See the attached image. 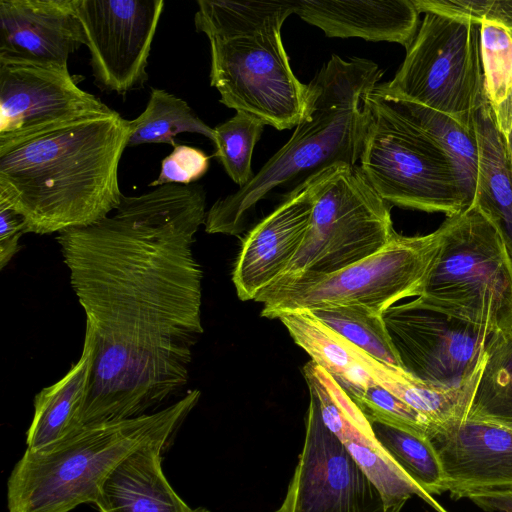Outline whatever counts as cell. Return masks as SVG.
<instances>
[{
    "instance_id": "cell-1",
    "label": "cell",
    "mask_w": 512,
    "mask_h": 512,
    "mask_svg": "<svg viewBox=\"0 0 512 512\" xmlns=\"http://www.w3.org/2000/svg\"><path fill=\"white\" fill-rule=\"evenodd\" d=\"M200 185L122 195L115 213L58 233L71 287L94 336L81 425L153 410L186 386L203 333L193 243L206 218Z\"/></svg>"
},
{
    "instance_id": "cell-2",
    "label": "cell",
    "mask_w": 512,
    "mask_h": 512,
    "mask_svg": "<svg viewBox=\"0 0 512 512\" xmlns=\"http://www.w3.org/2000/svg\"><path fill=\"white\" fill-rule=\"evenodd\" d=\"M131 133L118 112L73 121L0 146V200L27 233L94 224L120 204L118 167Z\"/></svg>"
},
{
    "instance_id": "cell-3",
    "label": "cell",
    "mask_w": 512,
    "mask_h": 512,
    "mask_svg": "<svg viewBox=\"0 0 512 512\" xmlns=\"http://www.w3.org/2000/svg\"><path fill=\"white\" fill-rule=\"evenodd\" d=\"M381 76L372 60L332 55L309 83L308 110L290 139L248 184L211 206L205 231L239 235L256 204L274 189L290 193L332 167L358 166L370 115L364 98Z\"/></svg>"
},
{
    "instance_id": "cell-4",
    "label": "cell",
    "mask_w": 512,
    "mask_h": 512,
    "mask_svg": "<svg viewBox=\"0 0 512 512\" xmlns=\"http://www.w3.org/2000/svg\"><path fill=\"white\" fill-rule=\"evenodd\" d=\"M201 396L198 389L152 413L83 426L61 442L25 450L7 481L8 512H69L95 503L110 472L150 444H169Z\"/></svg>"
},
{
    "instance_id": "cell-5",
    "label": "cell",
    "mask_w": 512,
    "mask_h": 512,
    "mask_svg": "<svg viewBox=\"0 0 512 512\" xmlns=\"http://www.w3.org/2000/svg\"><path fill=\"white\" fill-rule=\"evenodd\" d=\"M441 225L442 243L418 297L493 333H512V259L498 231L474 205Z\"/></svg>"
},
{
    "instance_id": "cell-6",
    "label": "cell",
    "mask_w": 512,
    "mask_h": 512,
    "mask_svg": "<svg viewBox=\"0 0 512 512\" xmlns=\"http://www.w3.org/2000/svg\"><path fill=\"white\" fill-rule=\"evenodd\" d=\"M443 239V227L419 236L395 232L376 253L339 271L292 278L263 290L262 317L329 306H359L382 315L396 302L419 296Z\"/></svg>"
},
{
    "instance_id": "cell-7",
    "label": "cell",
    "mask_w": 512,
    "mask_h": 512,
    "mask_svg": "<svg viewBox=\"0 0 512 512\" xmlns=\"http://www.w3.org/2000/svg\"><path fill=\"white\" fill-rule=\"evenodd\" d=\"M364 99L370 115L358 166L374 191L390 206L446 217L471 206L439 144L372 89Z\"/></svg>"
},
{
    "instance_id": "cell-8",
    "label": "cell",
    "mask_w": 512,
    "mask_h": 512,
    "mask_svg": "<svg viewBox=\"0 0 512 512\" xmlns=\"http://www.w3.org/2000/svg\"><path fill=\"white\" fill-rule=\"evenodd\" d=\"M388 96L442 112L471 128L488 102L481 55V25L427 12L395 76L378 83Z\"/></svg>"
},
{
    "instance_id": "cell-9",
    "label": "cell",
    "mask_w": 512,
    "mask_h": 512,
    "mask_svg": "<svg viewBox=\"0 0 512 512\" xmlns=\"http://www.w3.org/2000/svg\"><path fill=\"white\" fill-rule=\"evenodd\" d=\"M390 207L359 166L331 168L315 196L304 242L275 283L333 273L376 253L396 232Z\"/></svg>"
},
{
    "instance_id": "cell-10",
    "label": "cell",
    "mask_w": 512,
    "mask_h": 512,
    "mask_svg": "<svg viewBox=\"0 0 512 512\" xmlns=\"http://www.w3.org/2000/svg\"><path fill=\"white\" fill-rule=\"evenodd\" d=\"M282 25L209 40L210 85L220 102L277 130L296 127L310 103L309 84L290 66Z\"/></svg>"
},
{
    "instance_id": "cell-11",
    "label": "cell",
    "mask_w": 512,
    "mask_h": 512,
    "mask_svg": "<svg viewBox=\"0 0 512 512\" xmlns=\"http://www.w3.org/2000/svg\"><path fill=\"white\" fill-rule=\"evenodd\" d=\"M401 368L434 386L462 388L481 372L496 333L453 317L417 297L382 314Z\"/></svg>"
},
{
    "instance_id": "cell-12",
    "label": "cell",
    "mask_w": 512,
    "mask_h": 512,
    "mask_svg": "<svg viewBox=\"0 0 512 512\" xmlns=\"http://www.w3.org/2000/svg\"><path fill=\"white\" fill-rule=\"evenodd\" d=\"M403 507L386 506L378 488L325 425L310 396L302 451L274 512H401Z\"/></svg>"
},
{
    "instance_id": "cell-13",
    "label": "cell",
    "mask_w": 512,
    "mask_h": 512,
    "mask_svg": "<svg viewBox=\"0 0 512 512\" xmlns=\"http://www.w3.org/2000/svg\"><path fill=\"white\" fill-rule=\"evenodd\" d=\"M112 111L67 65L0 58V146Z\"/></svg>"
},
{
    "instance_id": "cell-14",
    "label": "cell",
    "mask_w": 512,
    "mask_h": 512,
    "mask_svg": "<svg viewBox=\"0 0 512 512\" xmlns=\"http://www.w3.org/2000/svg\"><path fill=\"white\" fill-rule=\"evenodd\" d=\"M163 7V0H74L101 89L125 95L144 85Z\"/></svg>"
},
{
    "instance_id": "cell-15",
    "label": "cell",
    "mask_w": 512,
    "mask_h": 512,
    "mask_svg": "<svg viewBox=\"0 0 512 512\" xmlns=\"http://www.w3.org/2000/svg\"><path fill=\"white\" fill-rule=\"evenodd\" d=\"M303 374L325 425L378 488L388 508L405 505L416 495L436 512H447L398 465L376 438L367 417L331 375L312 360L303 367Z\"/></svg>"
},
{
    "instance_id": "cell-16",
    "label": "cell",
    "mask_w": 512,
    "mask_h": 512,
    "mask_svg": "<svg viewBox=\"0 0 512 512\" xmlns=\"http://www.w3.org/2000/svg\"><path fill=\"white\" fill-rule=\"evenodd\" d=\"M330 169L314 175L287 194L246 235L232 273L240 300H255L287 270L304 242L315 196Z\"/></svg>"
},
{
    "instance_id": "cell-17",
    "label": "cell",
    "mask_w": 512,
    "mask_h": 512,
    "mask_svg": "<svg viewBox=\"0 0 512 512\" xmlns=\"http://www.w3.org/2000/svg\"><path fill=\"white\" fill-rule=\"evenodd\" d=\"M451 499L512 489V426L464 418L429 435Z\"/></svg>"
},
{
    "instance_id": "cell-18",
    "label": "cell",
    "mask_w": 512,
    "mask_h": 512,
    "mask_svg": "<svg viewBox=\"0 0 512 512\" xmlns=\"http://www.w3.org/2000/svg\"><path fill=\"white\" fill-rule=\"evenodd\" d=\"M82 45L74 0H0V58L67 65Z\"/></svg>"
},
{
    "instance_id": "cell-19",
    "label": "cell",
    "mask_w": 512,
    "mask_h": 512,
    "mask_svg": "<svg viewBox=\"0 0 512 512\" xmlns=\"http://www.w3.org/2000/svg\"><path fill=\"white\" fill-rule=\"evenodd\" d=\"M294 14L327 37L362 38L398 43L407 48L419 28L413 0H298Z\"/></svg>"
},
{
    "instance_id": "cell-20",
    "label": "cell",
    "mask_w": 512,
    "mask_h": 512,
    "mask_svg": "<svg viewBox=\"0 0 512 512\" xmlns=\"http://www.w3.org/2000/svg\"><path fill=\"white\" fill-rule=\"evenodd\" d=\"M167 444H150L124 458L102 483L95 505L100 512H210L192 508L173 489L162 468Z\"/></svg>"
},
{
    "instance_id": "cell-21",
    "label": "cell",
    "mask_w": 512,
    "mask_h": 512,
    "mask_svg": "<svg viewBox=\"0 0 512 512\" xmlns=\"http://www.w3.org/2000/svg\"><path fill=\"white\" fill-rule=\"evenodd\" d=\"M94 361V336L85 328L79 360L54 384L43 388L34 399V415L26 435V449L51 447L76 433L88 394Z\"/></svg>"
},
{
    "instance_id": "cell-22",
    "label": "cell",
    "mask_w": 512,
    "mask_h": 512,
    "mask_svg": "<svg viewBox=\"0 0 512 512\" xmlns=\"http://www.w3.org/2000/svg\"><path fill=\"white\" fill-rule=\"evenodd\" d=\"M479 163L474 205L496 228L512 259V164L489 102L473 116Z\"/></svg>"
},
{
    "instance_id": "cell-23",
    "label": "cell",
    "mask_w": 512,
    "mask_h": 512,
    "mask_svg": "<svg viewBox=\"0 0 512 512\" xmlns=\"http://www.w3.org/2000/svg\"><path fill=\"white\" fill-rule=\"evenodd\" d=\"M345 341L371 378L425 417L432 430L466 418L480 373L465 387H438L412 376L401 367L381 362Z\"/></svg>"
},
{
    "instance_id": "cell-24",
    "label": "cell",
    "mask_w": 512,
    "mask_h": 512,
    "mask_svg": "<svg viewBox=\"0 0 512 512\" xmlns=\"http://www.w3.org/2000/svg\"><path fill=\"white\" fill-rule=\"evenodd\" d=\"M275 318L311 360L331 375L349 396L375 382L349 350L345 339L310 311L283 312Z\"/></svg>"
},
{
    "instance_id": "cell-25",
    "label": "cell",
    "mask_w": 512,
    "mask_h": 512,
    "mask_svg": "<svg viewBox=\"0 0 512 512\" xmlns=\"http://www.w3.org/2000/svg\"><path fill=\"white\" fill-rule=\"evenodd\" d=\"M372 92L383 103L414 123L439 144L450 159L460 186L472 205L479 163L478 143L473 126L465 127L442 112L385 95L379 92L376 86Z\"/></svg>"
},
{
    "instance_id": "cell-26",
    "label": "cell",
    "mask_w": 512,
    "mask_h": 512,
    "mask_svg": "<svg viewBox=\"0 0 512 512\" xmlns=\"http://www.w3.org/2000/svg\"><path fill=\"white\" fill-rule=\"evenodd\" d=\"M466 418L512 426V333L489 343Z\"/></svg>"
},
{
    "instance_id": "cell-27",
    "label": "cell",
    "mask_w": 512,
    "mask_h": 512,
    "mask_svg": "<svg viewBox=\"0 0 512 512\" xmlns=\"http://www.w3.org/2000/svg\"><path fill=\"white\" fill-rule=\"evenodd\" d=\"M131 133L128 146L169 144L176 146L180 133H198L212 142L214 128L203 122L186 101L158 88H152L145 110L129 120Z\"/></svg>"
},
{
    "instance_id": "cell-28",
    "label": "cell",
    "mask_w": 512,
    "mask_h": 512,
    "mask_svg": "<svg viewBox=\"0 0 512 512\" xmlns=\"http://www.w3.org/2000/svg\"><path fill=\"white\" fill-rule=\"evenodd\" d=\"M197 31L208 39L226 38L271 24H283L294 14L293 1H197Z\"/></svg>"
},
{
    "instance_id": "cell-29",
    "label": "cell",
    "mask_w": 512,
    "mask_h": 512,
    "mask_svg": "<svg viewBox=\"0 0 512 512\" xmlns=\"http://www.w3.org/2000/svg\"><path fill=\"white\" fill-rule=\"evenodd\" d=\"M369 422L378 441L416 484L431 496L446 492L442 465L428 437L379 421Z\"/></svg>"
},
{
    "instance_id": "cell-30",
    "label": "cell",
    "mask_w": 512,
    "mask_h": 512,
    "mask_svg": "<svg viewBox=\"0 0 512 512\" xmlns=\"http://www.w3.org/2000/svg\"><path fill=\"white\" fill-rule=\"evenodd\" d=\"M310 312L375 359L401 367L382 315L359 306H329Z\"/></svg>"
},
{
    "instance_id": "cell-31",
    "label": "cell",
    "mask_w": 512,
    "mask_h": 512,
    "mask_svg": "<svg viewBox=\"0 0 512 512\" xmlns=\"http://www.w3.org/2000/svg\"><path fill=\"white\" fill-rule=\"evenodd\" d=\"M264 124L243 113L236 114L214 128L215 156L228 176L240 187L254 177L252 155Z\"/></svg>"
},
{
    "instance_id": "cell-32",
    "label": "cell",
    "mask_w": 512,
    "mask_h": 512,
    "mask_svg": "<svg viewBox=\"0 0 512 512\" xmlns=\"http://www.w3.org/2000/svg\"><path fill=\"white\" fill-rule=\"evenodd\" d=\"M480 25L485 92L495 110L512 95V33L500 25Z\"/></svg>"
},
{
    "instance_id": "cell-33",
    "label": "cell",
    "mask_w": 512,
    "mask_h": 512,
    "mask_svg": "<svg viewBox=\"0 0 512 512\" xmlns=\"http://www.w3.org/2000/svg\"><path fill=\"white\" fill-rule=\"evenodd\" d=\"M350 398L369 421H379L425 437L431 433L432 426L425 417L376 382Z\"/></svg>"
},
{
    "instance_id": "cell-34",
    "label": "cell",
    "mask_w": 512,
    "mask_h": 512,
    "mask_svg": "<svg viewBox=\"0 0 512 512\" xmlns=\"http://www.w3.org/2000/svg\"><path fill=\"white\" fill-rule=\"evenodd\" d=\"M421 13L433 12L478 24L500 25L512 33V0H413Z\"/></svg>"
},
{
    "instance_id": "cell-35",
    "label": "cell",
    "mask_w": 512,
    "mask_h": 512,
    "mask_svg": "<svg viewBox=\"0 0 512 512\" xmlns=\"http://www.w3.org/2000/svg\"><path fill=\"white\" fill-rule=\"evenodd\" d=\"M209 156L201 149L176 145L161 163V170L150 186L166 184L190 185L203 177L209 169Z\"/></svg>"
},
{
    "instance_id": "cell-36",
    "label": "cell",
    "mask_w": 512,
    "mask_h": 512,
    "mask_svg": "<svg viewBox=\"0 0 512 512\" xmlns=\"http://www.w3.org/2000/svg\"><path fill=\"white\" fill-rule=\"evenodd\" d=\"M27 233L24 219L8 203L0 200V269L20 250L19 240Z\"/></svg>"
},
{
    "instance_id": "cell-37",
    "label": "cell",
    "mask_w": 512,
    "mask_h": 512,
    "mask_svg": "<svg viewBox=\"0 0 512 512\" xmlns=\"http://www.w3.org/2000/svg\"><path fill=\"white\" fill-rule=\"evenodd\" d=\"M468 499L487 512H512V489L479 492Z\"/></svg>"
},
{
    "instance_id": "cell-38",
    "label": "cell",
    "mask_w": 512,
    "mask_h": 512,
    "mask_svg": "<svg viewBox=\"0 0 512 512\" xmlns=\"http://www.w3.org/2000/svg\"><path fill=\"white\" fill-rule=\"evenodd\" d=\"M498 129L503 136L507 153L512 164V115L507 121L499 125Z\"/></svg>"
}]
</instances>
